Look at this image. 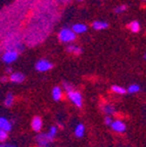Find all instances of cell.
<instances>
[{
	"instance_id": "17",
	"label": "cell",
	"mask_w": 146,
	"mask_h": 147,
	"mask_svg": "<svg viewBox=\"0 0 146 147\" xmlns=\"http://www.w3.org/2000/svg\"><path fill=\"white\" fill-rule=\"evenodd\" d=\"M102 111L106 115H114V113H116V108H114V105H110V104H105V105L102 106Z\"/></svg>"
},
{
	"instance_id": "19",
	"label": "cell",
	"mask_w": 146,
	"mask_h": 147,
	"mask_svg": "<svg viewBox=\"0 0 146 147\" xmlns=\"http://www.w3.org/2000/svg\"><path fill=\"white\" fill-rule=\"evenodd\" d=\"M127 8H128V6L126 4H122V5H119V6H116V8L114 9V13H123V12H125L126 10H127Z\"/></svg>"
},
{
	"instance_id": "5",
	"label": "cell",
	"mask_w": 146,
	"mask_h": 147,
	"mask_svg": "<svg viewBox=\"0 0 146 147\" xmlns=\"http://www.w3.org/2000/svg\"><path fill=\"white\" fill-rule=\"evenodd\" d=\"M53 67V64L50 61H48L47 59H40L36 62L35 64V69L40 73H45L51 69Z\"/></svg>"
},
{
	"instance_id": "2",
	"label": "cell",
	"mask_w": 146,
	"mask_h": 147,
	"mask_svg": "<svg viewBox=\"0 0 146 147\" xmlns=\"http://www.w3.org/2000/svg\"><path fill=\"white\" fill-rule=\"evenodd\" d=\"M18 58V51L16 49L8 48L3 52L1 59L4 63L6 64H11Z\"/></svg>"
},
{
	"instance_id": "28",
	"label": "cell",
	"mask_w": 146,
	"mask_h": 147,
	"mask_svg": "<svg viewBox=\"0 0 146 147\" xmlns=\"http://www.w3.org/2000/svg\"><path fill=\"white\" fill-rule=\"evenodd\" d=\"M144 58L146 59V52H145V54H144Z\"/></svg>"
},
{
	"instance_id": "10",
	"label": "cell",
	"mask_w": 146,
	"mask_h": 147,
	"mask_svg": "<svg viewBox=\"0 0 146 147\" xmlns=\"http://www.w3.org/2000/svg\"><path fill=\"white\" fill-rule=\"evenodd\" d=\"M51 94H52V98L54 99L55 101H59V100H62V96H64V92H62V89L59 86H55L52 89Z\"/></svg>"
},
{
	"instance_id": "12",
	"label": "cell",
	"mask_w": 146,
	"mask_h": 147,
	"mask_svg": "<svg viewBox=\"0 0 146 147\" xmlns=\"http://www.w3.org/2000/svg\"><path fill=\"white\" fill-rule=\"evenodd\" d=\"M92 28L96 31H101V30H105L108 28V23L103 21H95L92 24Z\"/></svg>"
},
{
	"instance_id": "1",
	"label": "cell",
	"mask_w": 146,
	"mask_h": 147,
	"mask_svg": "<svg viewBox=\"0 0 146 147\" xmlns=\"http://www.w3.org/2000/svg\"><path fill=\"white\" fill-rule=\"evenodd\" d=\"M76 38H77L76 33L70 28H64L58 33V39L62 43H71L75 41Z\"/></svg>"
},
{
	"instance_id": "20",
	"label": "cell",
	"mask_w": 146,
	"mask_h": 147,
	"mask_svg": "<svg viewBox=\"0 0 146 147\" xmlns=\"http://www.w3.org/2000/svg\"><path fill=\"white\" fill-rule=\"evenodd\" d=\"M140 86L137 85V84H132L131 86H129L128 88V92L129 93H138L140 91Z\"/></svg>"
},
{
	"instance_id": "26",
	"label": "cell",
	"mask_w": 146,
	"mask_h": 147,
	"mask_svg": "<svg viewBox=\"0 0 146 147\" xmlns=\"http://www.w3.org/2000/svg\"><path fill=\"white\" fill-rule=\"evenodd\" d=\"M0 147H16V145L10 144V143H6V142H1L0 143Z\"/></svg>"
},
{
	"instance_id": "3",
	"label": "cell",
	"mask_w": 146,
	"mask_h": 147,
	"mask_svg": "<svg viewBox=\"0 0 146 147\" xmlns=\"http://www.w3.org/2000/svg\"><path fill=\"white\" fill-rule=\"evenodd\" d=\"M53 141L54 139L50 137L48 133H40L36 137V142L38 147H50V144Z\"/></svg>"
},
{
	"instance_id": "30",
	"label": "cell",
	"mask_w": 146,
	"mask_h": 147,
	"mask_svg": "<svg viewBox=\"0 0 146 147\" xmlns=\"http://www.w3.org/2000/svg\"><path fill=\"white\" fill-rule=\"evenodd\" d=\"M143 1H146V0H143Z\"/></svg>"
},
{
	"instance_id": "4",
	"label": "cell",
	"mask_w": 146,
	"mask_h": 147,
	"mask_svg": "<svg viewBox=\"0 0 146 147\" xmlns=\"http://www.w3.org/2000/svg\"><path fill=\"white\" fill-rule=\"evenodd\" d=\"M68 93V97H69L70 100L75 104L77 107H82L83 105V97L81 95V93L77 90L73 89L69 90V91H66Z\"/></svg>"
},
{
	"instance_id": "15",
	"label": "cell",
	"mask_w": 146,
	"mask_h": 147,
	"mask_svg": "<svg viewBox=\"0 0 146 147\" xmlns=\"http://www.w3.org/2000/svg\"><path fill=\"white\" fill-rule=\"evenodd\" d=\"M85 135V126L83 124L77 125L75 129V136L77 138H82Z\"/></svg>"
},
{
	"instance_id": "24",
	"label": "cell",
	"mask_w": 146,
	"mask_h": 147,
	"mask_svg": "<svg viewBox=\"0 0 146 147\" xmlns=\"http://www.w3.org/2000/svg\"><path fill=\"white\" fill-rule=\"evenodd\" d=\"M9 81V77L7 76V75H5V76H1L0 77V82L3 83V84H5V83H7Z\"/></svg>"
},
{
	"instance_id": "16",
	"label": "cell",
	"mask_w": 146,
	"mask_h": 147,
	"mask_svg": "<svg viewBox=\"0 0 146 147\" xmlns=\"http://www.w3.org/2000/svg\"><path fill=\"white\" fill-rule=\"evenodd\" d=\"M140 29H141V27H140V24L138 23L137 21H133L129 24V30H130L132 33L140 32Z\"/></svg>"
},
{
	"instance_id": "27",
	"label": "cell",
	"mask_w": 146,
	"mask_h": 147,
	"mask_svg": "<svg viewBox=\"0 0 146 147\" xmlns=\"http://www.w3.org/2000/svg\"><path fill=\"white\" fill-rule=\"evenodd\" d=\"M11 73H12V69L10 67H6V69H5V74H6L7 76H9Z\"/></svg>"
},
{
	"instance_id": "29",
	"label": "cell",
	"mask_w": 146,
	"mask_h": 147,
	"mask_svg": "<svg viewBox=\"0 0 146 147\" xmlns=\"http://www.w3.org/2000/svg\"><path fill=\"white\" fill-rule=\"evenodd\" d=\"M78 1H83V0H78Z\"/></svg>"
},
{
	"instance_id": "21",
	"label": "cell",
	"mask_w": 146,
	"mask_h": 147,
	"mask_svg": "<svg viewBox=\"0 0 146 147\" xmlns=\"http://www.w3.org/2000/svg\"><path fill=\"white\" fill-rule=\"evenodd\" d=\"M57 132H58V130H57V127L52 126V127H50V129H49V131H48L47 133L49 134V136H50V137H52L53 139H55V137H56V135H57Z\"/></svg>"
},
{
	"instance_id": "6",
	"label": "cell",
	"mask_w": 146,
	"mask_h": 147,
	"mask_svg": "<svg viewBox=\"0 0 146 147\" xmlns=\"http://www.w3.org/2000/svg\"><path fill=\"white\" fill-rule=\"evenodd\" d=\"M31 127H32V130L34 132L40 133L42 131V128H43V121L41 117L38 115L33 117L32 122H31Z\"/></svg>"
},
{
	"instance_id": "23",
	"label": "cell",
	"mask_w": 146,
	"mask_h": 147,
	"mask_svg": "<svg viewBox=\"0 0 146 147\" xmlns=\"http://www.w3.org/2000/svg\"><path fill=\"white\" fill-rule=\"evenodd\" d=\"M112 122H114V121H112V119L110 117V115H106V117H105V119H104V124L106 125V126H110Z\"/></svg>"
},
{
	"instance_id": "9",
	"label": "cell",
	"mask_w": 146,
	"mask_h": 147,
	"mask_svg": "<svg viewBox=\"0 0 146 147\" xmlns=\"http://www.w3.org/2000/svg\"><path fill=\"white\" fill-rule=\"evenodd\" d=\"M0 130H3V131H6L9 133L12 130L11 121H9L8 119L4 117H0Z\"/></svg>"
},
{
	"instance_id": "11",
	"label": "cell",
	"mask_w": 146,
	"mask_h": 147,
	"mask_svg": "<svg viewBox=\"0 0 146 147\" xmlns=\"http://www.w3.org/2000/svg\"><path fill=\"white\" fill-rule=\"evenodd\" d=\"M72 30H73L76 34H83V33L87 32L88 27H87L85 24H75V25L72 27Z\"/></svg>"
},
{
	"instance_id": "8",
	"label": "cell",
	"mask_w": 146,
	"mask_h": 147,
	"mask_svg": "<svg viewBox=\"0 0 146 147\" xmlns=\"http://www.w3.org/2000/svg\"><path fill=\"white\" fill-rule=\"evenodd\" d=\"M112 129L114 132H118V133H125L126 131V124L120 119H116V121H114L110 125Z\"/></svg>"
},
{
	"instance_id": "7",
	"label": "cell",
	"mask_w": 146,
	"mask_h": 147,
	"mask_svg": "<svg viewBox=\"0 0 146 147\" xmlns=\"http://www.w3.org/2000/svg\"><path fill=\"white\" fill-rule=\"evenodd\" d=\"M26 77L23 73H18V71H12L10 75H9V81L14 84H21L25 81Z\"/></svg>"
},
{
	"instance_id": "18",
	"label": "cell",
	"mask_w": 146,
	"mask_h": 147,
	"mask_svg": "<svg viewBox=\"0 0 146 147\" xmlns=\"http://www.w3.org/2000/svg\"><path fill=\"white\" fill-rule=\"evenodd\" d=\"M112 91L114 92V93H116V94H125V93H127V90L119 85L112 86Z\"/></svg>"
},
{
	"instance_id": "22",
	"label": "cell",
	"mask_w": 146,
	"mask_h": 147,
	"mask_svg": "<svg viewBox=\"0 0 146 147\" xmlns=\"http://www.w3.org/2000/svg\"><path fill=\"white\" fill-rule=\"evenodd\" d=\"M8 138V132L3 131V130H0V143L5 142Z\"/></svg>"
},
{
	"instance_id": "25",
	"label": "cell",
	"mask_w": 146,
	"mask_h": 147,
	"mask_svg": "<svg viewBox=\"0 0 146 147\" xmlns=\"http://www.w3.org/2000/svg\"><path fill=\"white\" fill-rule=\"evenodd\" d=\"M64 88L66 91H69V90L73 89V86L70 84V83H66V82H64Z\"/></svg>"
},
{
	"instance_id": "13",
	"label": "cell",
	"mask_w": 146,
	"mask_h": 147,
	"mask_svg": "<svg viewBox=\"0 0 146 147\" xmlns=\"http://www.w3.org/2000/svg\"><path fill=\"white\" fill-rule=\"evenodd\" d=\"M82 48L79 47L78 45H73V44H70L68 45L66 47V52L69 53H72V54H75V55H79L82 53Z\"/></svg>"
},
{
	"instance_id": "14",
	"label": "cell",
	"mask_w": 146,
	"mask_h": 147,
	"mask_svg": "<svg viewBox=\"0 0 146 147\" xmlns=\"http://www.w3.org/2000/svg\"><path fill=\"white\" fill-rule=\"evenodd\" d=\"M14 103V95L11 92H8L4 98V105L6 107H11Z\"/></svg>"
}]
</instances>
